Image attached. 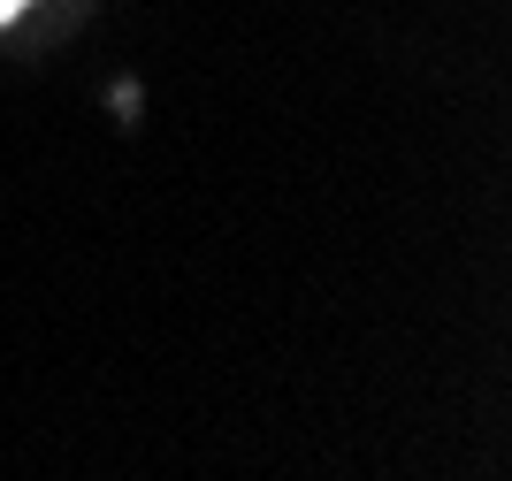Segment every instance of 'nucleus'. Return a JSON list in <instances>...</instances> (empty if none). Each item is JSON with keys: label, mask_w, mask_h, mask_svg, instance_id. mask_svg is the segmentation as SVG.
<instances>
[{"label": "nucleus", "mask_w": 512, "mask_h": 481, "mask_svg": "<svg viewBox=\"0 0 512 481\" xmlns=\"http://www.w3.org/2000/svg\"><path fill=\"white\" fill-rule=\"evenodd\" d=\"M16 16H23V0H0V31H8Z\"/></svg>", "instance_id": "nucleus-1"}]
</instances>
